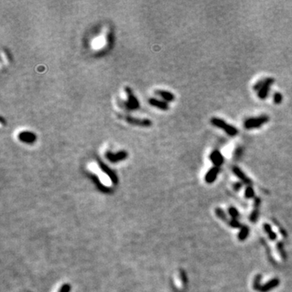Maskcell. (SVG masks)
<instances>
[{
	"mask_svg": "<svg viewBox=\"0 0 292 292\" xmlns=\"http://www.w3.org/2000/svg\"><path fill=\"white\" fill-rule=\"evenodd\" d=\"M273 101L276 104H280L282 101V95L280 93H275L273 95Z\"/></svg>",
	"mask_w": 292,
	"mask_h": 292,
	"instance_id": "cell-13",
	"label": "cell"
},
{
	"mask_svg": "<svg viewBox=\"0 0 292 292\" xmlns=\"http://www.w3.org/2000/svg\"><path fill=\"white\" fill-rule=\"evenodd\" d=\"M126 157V154L124 152H120L118 154H113L111 153L108 152L106 154V158L111 161V162H116V161H119L122 160Z\"/></svg>",
	"mask_w": 292,
	"mask_h": 292,
	"instance_id": "cell-10",
	"label": "cell"
},
{
	"mask_svg": "<svg viewBox=\"0 0 292 292\" xmlns=\"http://www.w3.org/2000/svg\"><path fill=\"white\" fill-rule=\"evenodd\" d=\"M156 94H158V95H159L160 97H162V98H163V99L166 101H172L175 99L174 94H171V93H170V92L164 91V90H158V91H156Z\"/></svg>",
	"mask_w": 292,
	"mask_h": 292,
	"instance_id": "cell-8",
	"label": "cell"
},
{
	"mask_svg": "<svg viewBox=\"0 0 292 292\" xmlns=\"http://www.w3.org/2000/svg\"><path fill=\"white\" fill-rule=\"evenodd\" d=\"M269 120V118L268 115H263L261 116H258L257 118H250L245 120L244 122V127L246 129H255L261 127V126L266 123Z\"/></svg>",
	"mask_w": 292,
	"mask_h": 292,
	"instance_id": "cell-3",
	"label": "cell"
},
{
	"mask_svg": "<svg viewBox=\"0 0 292 292\" xmlns=\"http://www.w3.org/2000/svg\"><path fill=\"white\" fill-rule=\"evenodd\" d=\"M149 102L150 104L152 105H154V106L158 107L159 109L163 110V111H166V110H168V108H169V105H168V104L166 103L165 101H159V100L158 99L151 98V99L149 100Z\"/></svg>",
	"mask_w": 292,
	"mask_h": 292,
	"instance_id": "cell-7",
	"label": "cell"
},
{
	"mask_svg": "<svg viewBox=\"0 0 292 292\" xmlns=\"http://www.w3.org/2000/svg\"><path fill=\"white\" fill-rule=\"evenodd\" d=\"M218 171H219V170H218V168L217 167V166L216 167L212 168V169H211L207 173L206 178H205L206 181L208 182V183H211V182L214 181V179H216L217 175L218 174Z\"/></svg>",
	"mask_w": 292,
	"mask_h": 292,
	"instance_id": "cell-11",
	"label": "cell"
},
{
	"mask_svg": "<svg viewBox=\"0 0 292 292\" xmlns=\"http://www.w3.org/2000/svg\"><path fill=\"white\" fill-rule=\"evenodd\" d=\"M127 121L131 123H133V124H137V125H140V126H149L150 125V121L147 120V119H133V118H131V117H127L126 118Z\"/></svg>",
	"mask_w": 292,
	"mask_h": 292,
	"instance_id": "cell-9",
	"label": "cell"
},
{
	"mask_svg": "<svg viewBox=\"0 0 292 292\" xmlns=\"http://www.w3.org/2000/svg\"><path fill=\"white\" fill-rule=\"evenodd\" d=\"M19 139L23 142L32 143L36 140V136L33 133L29 132H24L19 135Z\"/></svg>",
	"mask_w": 292,
	"mask_h": 292,
	"instance_id": "cell-6",
	"label": "cell"
},
{
	"mask_svg": "<svg viewBox=\"0 0 292 292\" xmlns=\"http://www.w3.org/2000/svg\"><path fill=\"white\" fill-rule=\"evenodd\" d=\"M126 91L127 94V101H125V106L127 107L128 109H135V108H137V107H138V102H137V100L135 98L134 96L132 94L131 89H126Z\"/></svg>",
	"mask_w": 292,
	"mask_h": 292,
	"instance_id": "cell-4",
	"label": "cell"
},
{
	"mask_svg": "<svg viewBox=\"0 0 292 292\" xmlns=\"http://www.w3.org/2000/svg\"><path fill=\"white\" fill-rule=\"evenodd\" d=\"M273 82H274L273 78L268 77L259 80V81L256 83L253 89L257 92V95H258V97H259L260 99L264 100L267 98V97H268L269 94L271 85L273 84Z\"/></svg>",
	"mask_w": 292,
	"mask_h": 292,
	"instance_id": "cell-1",
	"label": "cell"
},
{
	"mask_svg": "<svg viewBox=\"0 0 292 292\" xmlns=\"http://www.w3.org/2000/svg\"><path fill=\"white\" fill-rule=\"evenodd\" d=\"M209 158H210V160L212 161L213 163L215 165H217V166L222 165L224 162L223 156H222V154H221V152L219 150H214V151L211 153L210 156H209Z\"/></svg>",
	"mask_w": 292,
	"mask_h": 292,
	"instance_id": "cell-5",
	"label": "cell"
},
{
	"mask_svg": "<svg viewBox=\"0 0 292 292\" xmlns=\"http://www.w3.org/2000/svg\"><path fill=\"white\" fill-rule=\"evenodd\" d=\"M234 171H235V173L236 175H237L240 178V179H242L243 180H244V181H248V179L245 177V175H243V172H242L241 170L239 169V168H237V167L234 168Z\"/></svg>",
	"mask_w": 292,
	"mask_h": 292,
	"instance_id": "cell-12",
	"label": "cell"
},
{
	"mask_svg": "<svg viewBox=\"0 0 292 292\" xmlns=\"http://www.w3.org/2000/svg\"><path fill=\"white\" fill-rule=\"evenodd\" d=\"M211 123L214 126L218 127V128H222L226 134L230 136H235L239 133V131H238V129L236 128L235 127L228 124L226 121H224L222 119H218V118L214 117V118L211 119Z\"/></svg>",
	"mask_w": 292,
	"mask_h": 292,
	"instance_id": "cell-2",
	"label": "cell"
}]
</instances>
